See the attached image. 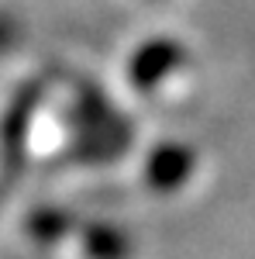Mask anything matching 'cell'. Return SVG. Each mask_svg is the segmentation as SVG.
Masks as SVG:
<instances>
[{
    "label": "cell",
    "instance_id": "1",
    "mask_svg": "<svg viewBox=\"0 0 255 259\" xmlns=\"http://www.w3.org/2000/svg\"><path fill=\"white\" fill-rule=\"evenodd\" d=\"M179 62V49L173 41H152L135 56V83L138 87H156L173 66Z\"/></svg>",
    "mask_w": 255,
    "mask_h": 259
}]
</instances>
